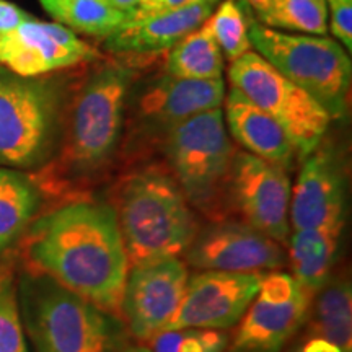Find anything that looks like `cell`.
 <instances>
[{"instance_id": "cell-17", "label": "cell", "mask_w": 352, "mask_h": 352, "mask_svg": "<svg viewBox=\"0 0 352 352\" xmlns=\"http://www.w3.org/2000/svg\"><path fill=\"white\" fill-rule=\"evenodd\" d=\"M219 2L206 0L178 10L162 12L131 21L104 39V47L111 54L142 56L170 51L176 43L195 32L209 19Z\"/></svg>"}, {"instance_id": "cell-27", "label": "cell", "mask_w": 352, "mask_h": 352, "mask_svg": "<svg viewBox=\"0 0 352 352\" xmlns=\"http://www.w3.org/2000/svg\"><path fill=\"white\" fill-rule=\"evenodd\" d=\"M151 352H226L228 334L219 329H168L145 342Z\"/></svg>"}, {"instance_id": "cell-18", "label": "cell", "mask_w": 352, "mask_h": 352, "mask_svg": "<svg viewBox=\"0 0 352 352\" xmlns=\"http://www.w3.org/2000/svg\"><path fill=\"white\" fill-rule=\"evenodd\" d=\"M223 120L232 140L245 152L253 153L270 164L292 171L297 162V152L285 132L270 114L259 109L246 96L230 87L223 98Z\"/></svg>"}, {"instance_id": "cell-29", "label": "cell", "mask_w": 352, "mask_h": 352, "mask_svg": "<svg viewBox=\"0 0 352 352\" xmlns=\"http://www.w3.org/2000/svg\"><path fill=\"white\" fill-rule=\"evenodd\" d=\"M197 2H206V0H139L138 7L131 12L129 23L142 20L145 16L155 15V13L178 10V8L192 6ZM212 2H219V0H212Z\"/></svg>"}, {"instance_id": "cell-28", "label": "cell", "mask_w": 352, "mask_h": 352, "mask_svg": "<svg viewBox=\"0 0 352 352\" xmlns=\"http://www.w3.org/2000/svg\"><path fill=\"white\" fill-rule=\"evenodd\" d=\"M328 30L347 52L352 51V0H327Z\"/></svg>"}, {"instance_id": "cell-15", "label": "cell", "mask_w": 352, "mask_h": 352, "mask_svg": "<svg viewBox=\"0 0 352 352\" xmlns=\"http://www.w3.org/2000/svg\"><path fill=\"white\" fill-rule=\"evenodd\" d=\"M290 195V230L344 228L346 175L329 147H316L302 158Z\"/></svg>"}, {"instance_id": "cell-26", "label": "cell", "mask_w": 352, "mask_h": 352, "mask_svg": "<svg viewBox=\"0 0 352 352\" xmlns=\"http://www.w3.org/2000/svg\"><path fill=\"white\" fill-rule=\"evenodd\" d=\"M16 276L10 263H0V352H30L21 324Z\"/></svg>"}, {"instance_id": "cell-16", "label": "cell", "mask_w": 352, "mask_h": 352, "mask_svg": "<svg viewBox=\"0 0 352 352\" xmlns=\"http://www.w3.org/2000/svg\"><path fill=\"white\" fill-rule=\"evenodd\" d=\"M226 80H192L165 74L158 77L140 94L138 116L145 127L166 131L209 109L222 108L226 98Z\"/></svg>"}, {"instance_id": "cell-23", "label": "cell", "mask_w": 352, "mask_h": 352, "mask_svg": "<svg viewBox=\"0 0 352 352\" xmlns=\"http://www.w3.org/2000/svg\"><path fill=\"white\" fill-rule=\"evenodd\" d=\"M256 13L258 23L315 36L328 34L327 0H243Z\"/></svg>"}, {"instance_id": "cell-32", "label": "cell", "mask_w": 352, "mask_h": 352, "mask_svg": "<svg viewBox=\"0 0 352 352\" xmlns=\"http://www.w3.org/2000/svg\"><path fill=\"white\" fill-rule=\"evenodd\" d=\"M101 2L107 3L108 7L114 8V10L131 15V12L138 7L139 0H101Z\"/></svg>"}, {"instance_id": "cell-12", "label": "cell", "mask_w": 352, "mask_h": 352, "mask_svg": "<svg viewBox=\"0 0 352 352\" xmlns=\"http://www.w3.org/2000/svg\"><path fill=\"white\" fill-rule=\"evenodd\" d=\"M189 270L182 258L132 266L121 302V320L135 340L147 342L166 331L182 307Z\"/></svg>"}, {"instance_id": "cell-31", "label": "cell", "mask_w": 352, "mask_h": 352, "mask_svg": "<svg viewBox=\"0 0 352 352\" xmlns=\"http://www.w3.org/2000/svg\"><path fill=\"white\" fill-rule=\"evenodd\" d=\"M300 352H341V349L336 344H333L331 341L315 336L302 346Z\"/></svg>"}, {"instance_id": "cell-20", "label": "cell", "mask_w": 352, "mask_h": 352, "mask_svg": "<svg viewBox=\"0 0 352 352\" xmlns=\"http://www.w3.org/2000/svg\"><path fill=\"white\" fill-rule=\"evenodd\" d=\"M44 197L30 171L0 168V254L16 245L43 212Z\"/></svg>"}, {"instance_id": "cell-33", "label": "cell", "mask_w": 352, "mask_h": 352, "mask_svg": "<svg viewBox=\"0 0 352 352\" xmlns=\"http://www.w3.org/2000/svg\"><path fill=\"white\" fill-rule=\"evenodd\" d=\"M121 352H151L145 344H135V346H126Z\"/></svg>"}, {"instance_id": "cell-22", "label": "cell", "mask_w": 352, "mask_h": 352, "mask_svg": "<svg viewBox=\"0 0 352 352\" xmlns=\"http://www.w3.org/2000/svg\"><path fill=\"white\" fill-rule=\"evenodd\" d=\"M226 59L212 33L202 23L170 50L166 74L178 78L214 80L223 78Z\"/></svg>"}, {"instance_id": "cell-2", "label": "cell", "mask_w": 352, "mask_h": 352, "mask_svg": "<svg viewBox=\"0 0 352 352\" xmlns=\"http://www.w3.org/2000/svg\"><path fill=\"white\" fill-rule=\"evenodd\" d=\"M134 72L120 64L100 67L65 104L57 147L41 168L30 171L54 206L77 199V189L107 166L124 127Z\"/></svg>"}, {"instance_id": "cell-4", "label": "cell", "mask_w": 352, "mask_h": 352, "mask_svg": "<svg viewBox=\"0 0 352 352\" xmlns=\"http://www.w3.org/2000/svg\"><path fill=\"white\" fill-rule=\"evenodd\" d=\"M111 206L131 267L182 258L199 230L195 209L164 170L126 176Z\"/></svg>"}, {"instance_id": "cell-25", "label": "cell", "mask_w": 352, "mask_h": 352, "mask_svg": "<svg viewBox=\"0 0 352 352\" xmlns=\"http://www.w3.org/2000/svg\"><path fill=\"white\" fill-rule=\"evenodd\" d=\"M222 51L223 59L235 63L246 52L253 51L248 36V13L243 0H223L217 10L204 21Z\"/></svg>"}, {"instance_id": "cell-5", "label": "cell", "mask_w": 352, "mask_h": 352, "mask_svg": "<svg viewBox=\"0 0 352 352\" xmlns=\"http://www.w3.org/2000/svg\"><path fill=\"white\" fill-rule=\"evenodd\" d=\"M235 152L222 108L196 114L164 132L168 173L191 208L210 222L228 217V178Z\"/></svg>"}, {"instance_id": "cell-14", "label": "cell", "mask_w": 352, "mask_h": 352, "mask_svg": "<svg viewBox=\"0 0 352 352\" xmlns=\"http://www.w3.org/2000/svg\"><path fill=\"white\" fill-rule=\"evenodd\" d=\"M98 57L90 44L59 23L32 19L0 34V64L20 77H43Z\"/></svg>"}, {"instance_id": "cell-21", "label": "cell", "mask_w": 352, "mask_h": 352, "mask_svg": "<svg viewBox=\"0 0 352 352\" xmlns=\"http://www.w3.org/2000/svg\"><path fill=\"white\" fill-rule=\"evenodd\" d=\"M316 336L331 341L341 352H352V289L346 274L334 276L314 297Z\"/></svg>"}, {"instance_id": "cell-9", "label": "cell", "mask_w": 352, "mask_h": 352, "mask_svg": "<svg viewBox=\"0 0 352 352\" xmlns=\"http://www.w3.org/2000/svg\"><path fill=\"white\" fill-rule=\"evenodd\" d=\"M311 302L292 274L266 272L227 352H280L305 323Z\"/></svg>"}, {"instance_id": "cell-30", "label": "cell", "mask_w": 352, "mask_h": 352, "mask_svg": "<svg viewBox=\"0 0 352 352\" xmlns=\"http://www.w3.org/2000/svg\"><path fill=\"white\" fill-rule=\"evenodd\" d=\"M32 19L33 16L26 13L23 8L16 7L15 3L7 2V0H0V34L10 33Z\"/></svg>"}, {"instance_id": "cell-11", "label": "cell", "mask_w": 352, "mask_h": 352, "mask_svg": "<svg viewBox=\"0 0 352 352\" xmlns=\"http://www.w3.org/2000/svg\"><path fill=\"white\" fill-rule=\"evenodd\" d=\"M197 271L266 274L287 263L285 246L241 220H217L199 228L182 256Z\"/></svg>"}, {"instance_id": "cell-8", "label": "cell", "mask_w": 352, "mask_h": 352, "mask_svg": "<svg viewBox=\"0 0 352 352\" xmlns=\"http://www.w3.org/2000/svg\"><path fill=\"white\" fill-rule=\"evenodd\" d=\"M228 80L230 87L240 90L283 127L298 158L307 157L323 142L333 121L329 113L258 52L250 51L232 63Z\"/></svg>"}, {"instance_id": "cell-6", "label": "cell", "mask_w": 352, "mask_h": 352, "mask_svg": "<svg viewBox=\"0 0 352 352\" xmlns=\"http://www.w3.org/2000/svg\"><path fill=\"white\" fill-rule=\"evenodd\" d=\"M65 109L54 78L0 67V168L34 171L52 157Z\"/></svg>"}, {"instance_id": "cell-7", "label": "cell", "mask_w": 352, "mask_h": 352, "mask_svg": "<svg viewBox=\"0 0 352 352\" xmlns=\"http://www.w3.org/2000/svg\"><path fill=\"white\" fill-rule=\"evenodd\" d=\"M248 36L253 50L277 72L310 94L331 116L347 111L352 80L351 57L340 43L315 34L277 32L248 13Z\"/></svg>"}, {"instance_id": "cell-3", "label": "cell", "mask_w": 352, "mask_h": 352, "mask_svg": "<svg viewBox=\"0 0 352 352\" xmlns=\"http://www.w3.org/2000/svg\"><path fill=\"white\" fill-rule=\"evenodd\" d=\"M16 296L33 352H121L127 329L120 316L39 272L21 270Z\"/></svg>"}, {"instance_id": "cell-10", "label": "cell", "mask_w": 352, "mask_h": 352, "mask_svg": "<svg viewBox=\"0 0 352 352\" xmlns=\"http://www.w3.org/2000/svg\"><path fill=\"white\" fill-rule=\"evenodd\" d=\"M290 195L289 171L236 148L228 178V208L239 212L241 222L287 246Z\"/></svg>"}, {"instance_id": "cell-34", "label": "cell", "mask_w": 352, "mask_h": 352, "mask_svg": "<svg viewBox=\"0 0 352 352\" xmlns=\"http://www.w3.org/2000/svg\"><path fill=\"white\" fill-rule=\"evenodd\" d=\"M294 352H300V349H297V351H294Z\"/></svg>"}, {"instance_id": "cell-24", "label": "cell", "mask_w": 352, "mask_h": 352, "mask_svg": "<svg viewBox=\"0 0 352 352\" xmlns=\"http://www.w3.org/2000/svg\"><path fill=\"white\" fill-rule=\"evenodd\" d=\"M39 3L56 23L94 38L107 39L129 23L127 13L114 10L101 0H39Z\"/></svg>"}, {"instance_id": "cell-1", "label": "cell", "mask_w": 352, "mask_h": 352, "mask_svg": "<svg viewBox=\"0 0 352 352\" xmlns=\"http://www.w3.org/2000/svg\"><path fill=\"white\" fill-rule=\"evenodd\" d=\"M16 245L21 270L51 277L121 318L131 264L111 204L88 199L57 204L39 214Z\"/></svg>"}, {"instance_id": "cell-19", "label": "cell", "mask_w": 352, "mask_h": 352, "mask_svg": "<svg viewBox=\"0 0 352 352\" xmlns=\"http://www.w3.org/2000/svg\"><path fill=\"white\" fill-rule=\"evenodd\" d=\"M342 228H308L290 230L287 261L294 279L314 298L333 274L334 263L340 253Z\"/></svg>"}, {"instance_id": "cell-13", "label": "cell", "mask_w": 352, "mask_h": 352, "mask_svg": "<svg viewBox=\"0 0 352 352\" xmlns=\"http://www.w3.org/2000/svg\"><path fill=\"white\" fill-rule=\"evenodd\" d=\"M261 274L197 271L189 276L182 307L168 329H219L239 324L256 297Z\"/></svg>"}]
</instances>
